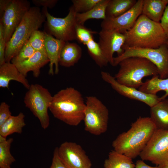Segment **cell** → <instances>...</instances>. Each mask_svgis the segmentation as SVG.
Instances as JSON below:
<instances>
[{
	"label": "cell",
	"instance_id": "obj_1",
	"mask_svg": "<svg viewBox=\"0 0 168 168\" xmlns=\"http://www.w3.org/2000/svg\"><path fill=\"white\" fill-rule=\"evenodd\" d=\"M156 127L150 117H139L127 131L113 141L114 150L133 159L139 156L150 140Z\"/></svg>",
	"mask_w": 168,
	"mask_h": 168
},
{
	"label": "cell",
	"instance_id": "obj_2",
	"mask_svg": "<svg viewBox=\"0 0 168 168\" xmlns=\"http://www.w3.org/2000/svg\"><path fill=\"white\" fill-rule=\"evenodd\" d=\"M85 107L80 92L68 87L53 96L49 110L55 118L68 125L77 126L83 121Z\"/></svg>",
	"mask_w": 168,
	"mask_h": 168
},
{
	"label": "cell",
	"instance_id": "obj_3",
	"mask_svg": "<svg viewBox=\"0 0 168 168\" xmlns=\"http://www.w3.org/2000/svg\"><path fill=\"white\" fill-rule=\"evenodd\" d=\"M124 34L125 41L123 47L156 49L168 44L160 22L152 21L142 14L133 27Z\"/></svg>",
	"mask_w": 168,
	"mask_h": 168
},
{
	"label": "cell",
	"instance_id": "obj_4",
	"mask_svg": "<svg viewBox=\"0 0 168 168\" xmlns=\"http://www.w3.org/2000/svg\"><path fill=\"white\" fill-rule=\"evenodd\" d=\"M45 16L38 7L30 8L6 44L5 62H11L23 45L29 40L32 33L38 30L45 21Z\"/></svg>",
	"mask_w": 168,
	"mask_h": 168
},
{
	"label": "cell",
	"instance_id": "obj_5",
	"mask_svg": "<svg viewBox=\"0 0 168 168\" xmlns=\"http://www.w3.org/2000/svg\"><path fill=\"white\" fill-rule=\"evenodd\" d=\"M118 72L114 77L120 84L139 88L143 84L145 77L159 76L156 65L148 59L140 57H131L122 60Z\"/></svg>",
	"mask_w": 168,
	"mask_h": 168
},
{
	"label": "cell",
	"instance_id": "obj_6",
	"mask_svg": "<svg viewBox=\"0 0 168 168\" xmlns=\"http://www.w3.org/2000/svg\"><path fill=\"white\" fill-rule=\"evenodd\" d=\"M124 52L114 58L113 66L119 65L123 60L131 57L145 58L157 67L159 76L161 79L168 77V44L156 49L142 48L122 47Z\"/></svg>",
	"mask_w": 168,
	"mask_h": 168
},
{
	"label": "cell",
	"instance_id": "obj_7",
	"mask_svg": "<svg viewBox=\"0 0 168 168\" xmlns=\"http://www.w3.org/2000/svg\"><path fill=\"white\" fill-rule=\"evenodd\" d=\"M53 96L47 89L35 84L30 85L24 97L26 106L38 119L41 127L44 129L49 125L48 110Z\"/></svg>",
	"mask_w": 168,
	"mask_h": 168
},
{
	"label": "cell",
	"instance_id": "obj_8",
	"mask_svg": "<svg viewBox=\"0 0 168 168\" xmlns=\"http://www.w3.org/2000/svg\"><path fill=\"white\" fill-rule=\"evenodd\" d=\"M86 99L83 120L85 130L92 134L99 135L107 129L108 110L96 96H89Z\"/></svg>",
	"mask_w": 168,
	"mask_h": 168
},
{
	"label": "cell",
	"instance_id": "obj_9",
	"mask_svg": "<svg viewBox=\"0 0 168 168\" xmlns=\"http://www.w3.org/2000/svg\"><path fill=\"white\" fill-rule=\"evenodd\" d=\"M47 9L43 7L42 10L47 19V33L65 42L76 40L77 13L73 6L72 5L69 8L68 14L64 18L54 16Z\"/></svg>",
	"mask_w": 168,
	"mask_h": 168
},
{
	"label": "cell",
	"instance_id": "obj_10",
	"mask_svg": "<svg viewBox=\"0 0 168 168\" xmlns=\"http://www.w3.org/2000/svg\"><path fill=\"white\" fill-rule=\"evenodd\" d=\"M160 166L168 161V130L156 129L139 156Z\"/></svg>",
	"mask_w": 168,
	"mask_h": 168
},
{
	"label": "cell",
	"instance_id": "obj_11",
	"mask_svg": "<svg viewBox=\"0 0 168 168\" xmlns=\"http://www.w3.org/2000/svg\"><path fill=\"white\" fill-rule=\"evenodd\" d=\"M30 7V3L27 0H11L0 18L6 43L10 40Z\"/></svg>",
	"mask_w": 168,
	"mask_h": 168
},
{
	"label": "cell",
	"instance_id": "obj_12",
	"mask_svg": "<svg viewBox=\"0 0 168 168\" xmlns=\"http://www.w3.org/2000/svg\"><path fill=\"white\" fill-rule=\"evenodd\" d=\"M58 155L68 168H91L92 163L85 151L79 144L66 141L58 147Z\"/></svg>",
	"mask_w": 168,
	"mask_h": 168
},
{
	"label": "cell",
	"instance_id": "obj_13",
	"mask_svg": "<svg viewBox=\"0 0 168 168\" xmlns=\"http://www.w3.org/2000/svg\"><path fill=\"white\" fill-rule=\"evenodd\" d=\"M99 35L98 44L109 63L113 66L114 54L116 53L119 56L124 52L122 47L125 41V35L118 31L102 29Z\"/></svg>",
	"mask_w": 168,
	"mask_h": 168
},
{
	"label": "cell",
	"instance_id": "obj_14",
	"mask_svg": "<svg viewBox=\"0 0 168 168\" xmlns=\"http://www.w3.org/2000/svg\"><path fill=\"white\" fill-rule=\"evenodd\" d=\"M143 0H138L129 10L114 18H106L101 23L102 29L114 30L124 33L134 26L142 14Z\"/></svg>",
	"mask_w": 168,
	"mask_h": 168
},
{
	"label": "cell",
	"instance_id": "obj_15",
	"mask_svg": "<svg viewBox=\"0 0 168 168\" xmlns=\"http://www.w3.org/2000/svg\"><path fill=\"white\" fill-rule=\"evenodd\" d=\"M101 75L102 79L110 84L113 89L120 95L129 99L142 102L150 108L161 100L156 95L148 94L137 89L120 84L108 72L102 71Z\"/></svg>",
	"mask_w": 168,
	"mask_h": 168
},
{
	"label": "cell",
	"instance_id": "obj_16",
	"mask_svg": "<svg viewBox=\"0 0 168 168\" xmlns=\"http://www.w3.org/2000/svg\"><path fill=\"white\" fill-rule=\"evenodd\" d=\"M46 50L49 59V74H54L53 66H55V74L59 72V59L61 50L66 42L54 37L52 35L44 31Z\"/></svg>",
	"mask_w": 168,
	"mask_h": 168
},
{
	"label": "cell",
	"instance_id": "obj_17",
	"mask_svg": "<svg viewBox=\"0 0 168 168\" xmlns=\"http://www.w3.org/2000/svg\"><path fill=\"white\" fill-rule=\"evenodd\" d=\"M24 75L19 71L16 65L11 62H5L0 65V87L9 89L12 80L18 82L28 89L30 87Z\"/></svg>",
	"mask_w": 168,
	"mask_h": 168
},
{
	"label": "cell",
	"instance_id": "obj_18",
	"mask_svg": "<svg viewBox=\"0 0 168 168\" xmlns=\"http://www.w3.org/2000/svg\"><path fill=\"white\" fill-rule=\"evenodd\" d=\"M49 59L46 54L36 51L28 59L15 64L19 71L25 77L28 72L32 71L33 76L37 77L40 74V69L48 63Z\"/></svg>",
	"mask_w": 168,
	"mask_h": 168
},
{
	"label": "cell",
	"instance_id": "obj_19",
	"mask_svg": "<svg viewBox=\"0 0 168 168\" xmlns=\"http://www.w3.org/2000/svg\"><path fill=\"white\" fill-rule=\"evenodd\" d=\"M82 53V48L77 44L66 42L60 54L59 65L65 67L74 66L81 58Z\"/></svg>",
	"mask_w": 168,
	"mask_h": 168
},
{
	"label": "cell",
	"instance_id": "obj_20",
	"mask_svg": "<svg viewBox=\"0 0 168 168\" xmlns=\"http://www.w3.org/2000/svg\"><path fill=\"white\" fill-rule=\"evenodd\" d=\"M151 119L156 129L168 130V99L161 100L150 108Z\"/></svg>",
	"mask_w": 168,
	"mask_h": 168
},
{
	"label": "cell",
	"instance_id": "obj_21",
	"mask_svg": "<svg viewBox=\"0 0 168 168\" xmlns=\"http://www.w3.org/2000/svg\"><path fill=\"white\" fill-rule=\"evenodd\" d=\"M168 0H143L142 14L154 21L160 22Z\"/></svg>",
	"mask_w": 168,
	"mask_h": 168
},
{
	"label": "cell",
	"instance_id": "obj_22",
	"mask_svg": "<svg viewBox=\"0 0 168 168\" xmlns=\"http://www.w3.org/2000/svg\"><path fill=\"white\" fill-rule=\"evenodd\" d=\"M138 90L152 95H156L157 92L163 91L165 93L160 98L161 100L166 98L168 96V77L161 79L158 75L153 76L151 79L143 82Z\"/></svg>",
	"mask_w": 168,
	"mask_h": 168
},
{
	"label": "cell",
	"instance_id": "obj_23",
	"mask_svg": "<svg viewBox=\"0 0 168 168\" xmlns=\"http://www.w3.org/2000/svg\"><path fill=\"white\" fill-rule=\"evenodd\" d=\"M25 118L24 114L21 112L16 116L12 115L0 126V135L7 138L13 133L21 134L26 125Z\"/></svg>",
	"mask_w": 168,
	"mask_h": 168
},
{
	"label": "cell",
	"instance_id": "obj_24",
	"mask_svg": "<svg viewBox=\"0 0 168 168\" xmlns=\"http://www.w3.org/2000/svg\"><path fill=\"white\" fill-rule=\"evenodd\" d=\"M137 2L136 0H109L106 10V18L121 15L131 9Z\"/></svg>",
	"mask_w": 168,
	"mask_h": 168
},
{
	"label": "cell",
	"instance_id": "obj_25",
	"mask_svg": "<svg viewBox=\"0 0 168 168\" xmlns=\"http://www.w3.org/2000/svg\"><path fill=\"white\" fill-rule=\"evenodd\" d=\"M132 159L113 150L110 151L104 164V168H134Z\"/></svg>",
	"mask_w": 168,
	"mask_h": 168
},
{
	"label": "cell",
	"instance_id": "obj_26",
	"mask_svg": "<svg viewBox=\"0 0 168 168\" xmlns=\"http://www.w3.org/2000/svg\"><path fill=\"white\" fill-rule=\"evenodd\" d=\"M109 1V0H101L89 11L83 13H77V23L84 25V23L89 19H105L106 8Z\"/></svg>",
	"mask_w": 168,
	"mask_h": 168
},
{
	"label": "cell",
	"instance_id": "obj_27",
	"mask_svg": "<svg viewBox=\"0 0 168 168\" xmlns=\"http://www.w3.org/2000/svg\"><path fill=\"white\" fill-rule=\"evenodd\" d=\"M13 141L12 138H10L0 143V168H12L11 165L16 161L10 150Z\"/></svg>",
	"mask_w": 168,
	"mask_h": 168
},
{
	"label": "cell",
	"instance_id": "obj_28",
	"mask_svg": "<svg viewBox=\"0 0 168 168\" xmlns=\"http://www.w3.org/2000/svg\"><path fill=\"white\" fill-rule=\"evenodd\" d=\"M89 54L96 63L100 67L106 66L109 62L103 53L98 43L94 39L86 45Z\"/></svg>",
	"mask_w": 168,
	"mask_h": 168
},
{
	"label": "cell",
	"instance_id": "obj_29",
	"mask_svg": "<svg viewBox=\"0 0 168 168\" xmlns=\"http://www.w3.org/2000/svg\"><path fill=\"white\" fill-rule=\"evenodd\" d=\"M28 41L36 51H40L47 54L44 31L38 30L35 31L31 35Z\"/></svg>",
	"mask_w": 168,
	"mask_h": 168
},
{
	"label": "cell",
	"instance_id": "obj_30",
	"mask_svg": "<svg viewBox=\"0 0 168 168\" xmlns=\"http://www.w3.org/2000/svg\"><path fill=\"white\" fill-rule=\"evenodd\" d=\"M97 32L93 31L84 26V25L77 24L76 28V40L84 45L93 39V35Z\"/></svg>",
	"mask_w": 168,
	"mask_h": 168
},
{
	"label": "cell",
	"instance_id": "obj_31",
	"mask_svg": "<svg viewBox=\"0 0 168 168\" xmlns=\"http://www.w3.org/2000/svg\"><path fill=\"white\" fill-rule=\"evenodd\" d=\"M35 52L28 41L23 45L17 54L12 58L11 62L15 64L23 62L31 57Z\"/></svg>",
	"mask_w": 168,
	"mask_h": 168
},
{
	"label": "cell",
	"instance_id": "obj_32",
	"mask_svg": "<svg viewBox=\"0 0 168 168\" xmlns=\"http://www.w3.org/2000/svg\"><path fill=\"white\" fill-rule=\"evenodd\" d=\"M101 0H72V6L77 13L87 12L93 8Z\"/></svg>",
	"mask_w": 168,
	"mask_h": 168
},
{
	"label": "cell",
	"instance_id": "obj_33",
	"mask_svg": "<svg viewBox=\"0 0 168 168\" xmlns=\"http://www.w3.org/2000/svg\"><path fill=\"white\" fill-rule=\"evenodd\" d=\"M12 116L10 106L5 102H2L0 105V126Z\"/></svg>",
	"mask_w": 168,
	"mask_h": 168
},
{
	"label": "cell",
	"instance_id": "obj_34",
	"mask_svg": "<svg viewBox=\"0 0 168 168\" xmlns=\"http://www.w3.org/2000/svg\"><path fill=\"white\" fill-rule=\"evenodd\" d=\"M6 44L3 28L2 23H0V65L5 62V57Z\"/></svg>",
	"mask_w": 168,
	"mask_h": 168
},
{
	"label": "cell",
	"instance_id": "obj_35",
	"mask_svg": "<svg viewBox=\"0 0 168 168\" xmlns=\"http://www.w3.org/2000/svg\"><path fill=\"white\" fill-rule=\"evenodd\" d=\"M50 168H68L63 163L58 155V147L54 151L51 165Z\"/></svg>",
	"mask_w": 168,
	"mask_h": 168
},
{
	"label": "cell",
	"instance_id": "obj_36",
	"mask_svg": "<svg viewBox=\"0 0 168 168\" xmlns=\"http://www.w3.org/2000/svg\"><path fill=\"white\" fill-rule=\"evenodd\" d=\"M32 2L36 7L42 6L44 7L51 9L56 4L57 0H32Z\"/></svg>",
	"mask_w": 168,
	"mask_h": 168
},
{
	"label": "cell",
	"instance_id": "obj_37",
	"mask_svg": "<svg viewBox=\"0 0 168 168\" xmlns=\"http://www.w3.org/2000/svg\"><path fill=\"white\" fill-rule=\"evenodd\" d=\"M160 23L168 40V4L165 8Z\"/></svg>",
	"mask_w": 168,
	"mask_h": 168
},
{
	"label": "cell",
	"instance_id": "obj_38",
	"mask_svg": "<svg viewBox=\"0 0 168 168\" xmlns=\"http://www.w3.org/2000/svg\"><path fill=\"white\" fill-rule=\"evenodd\" d=\"M11 0H0V18H1L4 12Z\"/></svg>",
	"mask_w": 168,
	"mask_h": 168
},
{
	"label": "cell",
	"instance_id": "obj_39",
	"mask_svg": "<svg viewBox=\"0 0 168 168\" xmlns=\"http://www.w3.org/2000/svg\"><path fill=\"white\" fill-rule=\"evenodd\" d=\"M142 160H138L135 164L134 168H159L158 166H152L146 164Z\"/></svg>",
	"mask_w": 168,
	"mask_h": 168
},
{
	"label": "cell",
	"instance_id": "obj_40",
	"mask_svg": "<svg viewBox=\"0 0 168 168\" xmlns=\"http://www.w3.org/2000/svg\"><path fill=\"white\" fill-rule=\"evenodd\" d=\"M158 166L159 168H168V161Z\"/></svg>",
	"mask_w": 168,
	"mask_h": 168
},
{
	"label": "cell",
	"instance_id": "obj_41",
	"mask_svg": "<svg viewBox=\"0 0 168 168\" xmlns=\"http://www.w3.org/2000/svg\"><path fill=\"white\" fill-rule=\"evenodd\" d=\"M7 139L6 137L0 135V143L5 142Z\"/></svg>",
	"mask_w": 168,
	"mask_h": 168
}]
</instances>
